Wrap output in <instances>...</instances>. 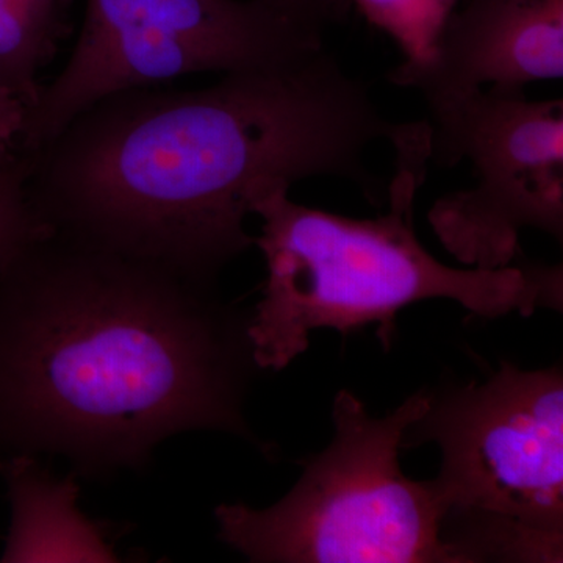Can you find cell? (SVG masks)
<instances>
[{
	"instance_id": "cell-13",
	"label": "cell",
	"mask_w": 563,
	"mask_h": 563,
	"mask_svg": "<svg viewBox=\"0 0 563 563\" xmlns=\"http://www.w3.org/2000/svg\"><path fill=\"white\" fill-rule=\"evenodd\" d=\"M25 113L27 107L16 96L0 88V172L25 161L21 144Z\"/></svg>"
},
{
	"instance_id": "cell-6",
	"label": "cell",
	"mask_w": 563,
	"mask_h": 563,
	"mask_svg": "<svg viewBox=\"0 0 563 563\" xmlns=\"http://www.w3.org/2000/svg\"><path fill=\"white\" fill-rule=\"evenodd\" d=\"M322 33L262 0H87L68 63L25 113L22 154L114 92L290 60Z\"/></svg>"
},
{
	"instance_id": "cell-1",
	"label": "cell",
	"mask_w": 563,
	"mask_h": 563,
	"mask_svg": "<svg viewBox=\"0 0 563 563\" xmlns=\"http://www.w3.org/2000/svg\"><path fill=\"white\" fill-rule=\"evenodd\" d=\"M409 128L322 46L199 90L107 96L29 155V198L54 231L217 282L274 191L336 177L384 203L366 152Z\"/></svg>"
},
{
	"instance_id": "cell-3",
	"label": "cell",
	"mask_w": 563,
	"mask_h": 563,
	"mask_svg": "<svg viewBox=\"0 0 563 563\" xmlns=\"http://www.w3.org/2000/svg\"><path fill=\"white\" fill-rule=\"evenodd\" d=\"M387 211L373 220L312 209L279 190L255 206L265 258L262 299L250 335L258 369L280 372L309 347L318 329L347 335L368 324L390 350L396 317L426 299H450L477 317L563 310L562 265L521 257L501 269L454 268L426 250L415 232V202L431 166V128L417 122L393 146Z\"/></svg>"
},
{
	"instance_id": "cell-5",
	"label": "cell",
	"mask_w": 563,
	"mask_h": 563,
	"mask_svg": "<svg viewBox=\"0 0 563 563\" xmlns=\"http://www.w3.org/2000/svg\"><path fill=\"white\" fill-rule=\"evenodd\" d=\"M428 406L429 393H415L379 418L340 390L331 444L303 459L301 479L272 507L218 506L221 542L250 562L457 563L431 481L410 479L399 463L404 433Z\"/></svg>"
},
{
	"instance_id": "cell-12",
	"label": "cell",
	"mask_w": 563,
	"mask_h": 563,
	"mask_svg": "<svg viewBox=\"0 0 563 563\" xmlns=\"http://www.w3.org/2000/svg\"><path fill=\"white\" fill-rule=\"evenodd\" d=\"M29 161L0 172V269L51 232L29 198Z\"/></svg>"
},
{
	"instance_id": "cell-14",
	"label": "cell",
	"mask_w": 563,
	"mask_h": 563,
	"mask_svg": "<svg viewBox=\"0 0 563 563\" xmlns=\"http://www.w3.org/2000/svg\"><path fill=\"white\" fill-rule=\"evenodd\" d=\"M262 2L324 31L332 22L342 20L346 0H262Z\"/></svg>"
},
{
	"instance_id": "cell-10",
	"label": "cell",
	"mask_w": 563,
	"mask_h": 563,
	"mask_svg": "<svg viewBox=\"0 0 563 563\" xmlns=\"http://www.w3.org/2000/svg\"><path fill=\"white\" fill-rule=\"evenodd\" d=\"M66 0H0V88L27 110L38 99L40 70L68 32Z\"/></svg>"
},
{
	"instance_id": "cell-4",
	"label": "cell",
	"mask_w": 563,
	"mask_h": 563,
	"mask_svg": "<svg viewBox=\"0 0 563 563\" xmlns=\"http://www.w3.org/2000/svg\"><path fill=\"white\" fill-rule=\"evenodd\" d=\"M435 443L440 533L457 563L563 561V373L503 362L429 393L402 450Z\"/></svg>"
},
{
	"instance_id": "cell-9",
	"label": "cell",
	"mask_w": 563,
	"mask_h": 563,
	"mask_svg": "<svg viewBox=\"0 0 563 563\" xmlns=\"http://www.w3.org/2000/svg\"><path fill=\"white\" fill-rule=\"evenodd\" d=\"M9 484L11 529L2 562H114L106 526L77 507L76 474L57 479L29 455L0 462Z\"/></svg>"
},
{
	"instance_id": "cell-11",
	"label": "cell",
	"mask_w": 563,
	"mask_h": 563,
	"mask_svg": "<svg viewBox=\"0 0 563 563\" xmlns=\"http://www.w3.org/2000/svg\"><path fill=\"white\" fill-rule=\"evenodd\" d=\"M365 20L387 33L402 52L401 66L431 57L437 40L459 0H351Z\"/></svg>"
},
{
	"instance_id": "cell-7",
	"label": "cell",
	"mask_w": 563,
	"mask_h": 563,
	"mask_svg": "<svg viewBox=\"0 0 563 563\" xmlns=\"http://www.w3.org/2000/svg\"><path fill=\"white\" fill-rule=\"evenodd\" d=\"M431 163L463 161L474 184L428 213L439 242L466 268L501 269L523 255L536 229L563 243V99L485 88L429 110Z\"/></svg>"
},
{
	"instance_id": "cell-8",
	"label": "cell",
	"mask_w": 563,
	"mask_h": 563,
	"mask_svg": "<svg viewBox=\"0 0 563 563\" xmlns=\"http://www.w3.org/2000/svg\"><path fill=\"white\" fill-rule=\"evenodd\" d=\"M563 77V0H459L431 57L388 80L421 92L429 110L485 88L521 92Z\"/></svg>"
},
{
	"instance_id": "cell-2",
	"label": "cell",
	"mask_w": 563,
	"mask_h": 563,
	"mask_svg": "<svg viewBox=\"0 0 563 563\" xmlns=\"http://www.w3.org/2000/svg\"><path fill=\"white\" fill-rule=\"evenodd\" d=\"M251 314L217 282L54 231L0 269V451L102 479L191 431L252 432Z\"/></svg>"
}]
</instances>
